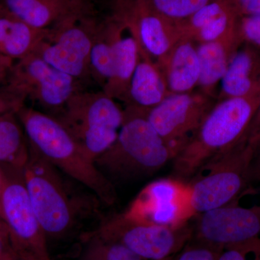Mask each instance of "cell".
Returning a JSON list of instances; mask_svg holds the SVG:
<instances>
[{"label": "cell", "mask_w": 260, "mask_h": 260, "mask_svg": "<svg viewBox=\"0 0 260 260\" xmlns=\"http://www.w3.org/2000/svg\"><path fill=\"white\" fill-rule=\"evenodd\" d=\"M256 140H243L226 153L210 159L186 181L193 215L227 205L249 187V166Z\"/></svg>", "instance_id": "cell-5"}, {"label": "cell", "mask_w": 260, "mask_h": 260, "mask_svg": "<svg viewBox=\"0 0 260 260\" xmlns=\"http://www.w3.org/2000/svg\"><path fill=\"white\" fill-rule=\"evenodd\" d=\"M237 30L243 43L260 49V15L239 18Z\"/></svg>", "instance_id": "cell-27"}, {"label": "cell", "mask_w": 260, "mask_h": 260, "mask_svg": "<svg viewBox=\"0 0 260 260\" xmlns=\"http://www.w3.org/2000/svg\"><path fill=\"white\" fill-rule=\"evenodd\" d=\"M18 259V258H15V259H0V260H15Z\"/></svg>", "instance_id": "cell-36"}, {"label": "cell", "mask_w": 260, "mask_h": 260, "mask_svg": "<svg viewBox=\"0 0 260 260\" xmlns=\"http://www.w3.org/2000/svg\"><path fill=\"white\" fill-rule=\"evenodd\" d=\"M112 16L129 29L140 49L158 67L184 39L179 23L155 13L145 0H113Z\"/></svg>", "instance_id": "cell-11"}, {"label": "cell", "mask_w": 260, "mask_h": 260, "mask_svg": "<svg viewBox=\"0 0 260 260\" xmlns=\"http://www.w3.org/2000/svg\"><path fill=\"white\" fill-rule=\"evenodd\" d=\"M260 105V85L244 96L219 101L173 159V178L187 181L210 159L242 143Z\"/></svg>", "instance_id": "cell-2"}, {"label": "cell", "mask_w": 260, "mask_h": 260, "mask_svg": "<svg viewBox=\"0 0 260 260\" xmlns=\"http://www.w3.org/2000/svg\"><path fill=\"white\" fill-rule=\"evenodd\" d=\"M97 232L144 260H166L179 254L192 237L187 223L173 227L138 221L125 213L108 215Z\"/></svg>", "instance_id": "cell-9"}, {"label": "cell", "mask_w": 260, "mask_h": 260, "mask_svg": "<svg viewBox=\"0 0 260 260\" xmlns=\"http://www.w3.org/2000/svg\"><path fill=\"white\" fill-rule=\"evenodd\" d=\"M55 119L95 160L115 142L124 121V111L102 90H80Z\"/></svg>", "instance_id": "cell-6"}, {"label": "cell", "mask_w": 260, "mask_h": 260, "mask_svg": "<svg viewBox=\"0 0 260 260\" xmlns=\"http://www.w3.org/2000/svg\"><path fill=\"white\" fill-rule=\"evenodd\" d=\"M2 168L5 182L1 218L8 228L13 249L23 260H53L25 187L23 169Z\"/></svg>", "instance_id": "cell-8"}, {"label": "cell", "mask_w": 260, "mask_h": 260, "mask_svg": "<svg viewBox=\"0 0 260 260\" xmlns=\"http://www.w3.org/2000/svg\"><path fill=\"white\" fill-rule=\"evenodd\" d=\"M18 258L12 246L8 228L0 220V259Z\"/></svg>", "instance_id": "cell-30"}, {"label": "cell", "mask_w": 260, "mask_h": 260, "mask_svg": "<svg viewBox=\"0 0 260 260\" xmlns=\"http://www.w3.org/2000/svg\"><path fill=\"white\" fill-rule=\"evenodd\" d=\"M239 46L222 42L200 44L198 49L200 61V78L198 86L202 93L213 96L215 88L226 73L232 56Z\"/></svg>", "instance_id": "cell-21"}, {"label": "cell", "mask_w": 260, "mask_h": 260, "mask_svg": "<svg viewBox=\"0 0 260 260\" xmlns=\"http://www.w3.org/2000/svg\"><path fill=\"white\" fill-rule=\"evenodd\" d=\"M99 24L92 12L68 17L49 28L34 53L80 80L90 75V53Z\"/></svg>", "instance_id": "cell-10"}, {"label": "cell", "mask_w": 260, "mask_h": 260, "mask_svg": "<svg viewBox=\"0 0 260 260\" xmlns=\"http://www.w3.org/2000/svg\"><path fill=\"white\" fill-rule=\"evenodd\" d=\"M28 158V140L16 114H0V167L23 169Z\"/></svg>", "instance_id": "cell-22"}, {"label": "cell", "mask_w": 260, "mask_h": 260, "mask_svg": "<svg viewBox=\"0 0 260 260\" xmlns=\"http://www.w3.org/2000/svg\"><path fill=\"white\" fill-rule=\"evenodd\" d=\"M2 90L19 104L29 101L38 110L55 118L80 89L78 80L34 52L15 61Z\"/></svg>", "instance_id": "cell-7"}, {"label": "cell", "mask_w": 260, "mask_h": 260, "mask_svg": "<svg viewBox=\"0 0 260 260\" xmlns=\"http://www.w3.org/2000/svg\"><path fill=\"white\" fill-rule=\"evenodd\" d=\"M22 104L15 102L3 90H0V114L16 111Z\"/></svg>", "instance_id": "cell-32"}, {"label": "cell", "mask_w": 260, "mask_h": 260, "mask_svg": "<svg viewBox=\"0 0 260 260\" xmlns=\"http://www.w3.org/2000/svg\"><path fill=\"white\" fill-rule=\"evenodd\" d=\"M114 51V21L112 17L100 22L92 45L89 61L90 75L102 88L112 74Z\"/></svg>", "instance_id": "cell-24"}, {"label": "cell", "mask_w": 260, "mask_h": 260, "mask_svg": "<svg viewBox=\"0 0 260 260\" xmlns=\"http://www.w3.org/2000/svg\"><path fill=\"white\" fill-rule=\"evenodd\" d=\"M15 114L23 126L29 148L95 193L106 207L115 204V186L99 172L93 159L55 118L26 104L20 106Z\"/></svg>", "instance_id": "cell-3"}, {"label": "cell", "mask_w": 260, "mask_h": 260, "mask_svg": "<svg viewBox=\"0 0 260 260\" xmlns=\"http://www.w3.org/2000/svg\"><path fill=\"white\" fill-rule=\"evenodd\" d=\"M217 260H260V238L224 247Z\"/></svg>", "instance_id": "cell-26"}, {"label": "cell", "mask_w": 260, "mask_h": 260, "mask_svg": "<svg viewBox=\"0 0 260 260\" xmlns=\"http://www.w3.org/2000/svg\"><path fill=\"white\" fill-rule=\"evenodd\" d=\"M219 252L210 246L190 240L175 260H217Z\"/></svg>", "instance_id": "cell-28"}, {"label": "cell", "mask_w": 260, "mask_h": 260, "mask_svg": "<svg viewBox=\"0 0 260 260\" xmlns=\"http://www.w3.org/2000/svg\"><path fill=\"white\" fill-rule=\"evenodd\" d=\"M0 4L38 29H49L72 15L92 12L88 0H0Z\"/></svg>", "instance_id": "cell-15"}, {"label": "cell", "mask_w": 260, "mask_h": 260, "mask_svg": "<svg viewBox=\"0 0 260 260\" xmlns=\"http://www.w3.org/2000/svg\"><path fill=\"white\" fill-rule=\"evenodd\" d=\"M63 258L70 260H144L122 244L103 237L97 231L85 236Z\"/></svg>", "instance_id": "cell-23"}, {"label": "cell", "mask_w": 260, "mask_h": 260, "mask_svg": "<svg viewBox=\"0 0 260 260\" xmlns=\"http://www.w3.org/2000/svg\"><path fill=\"white\" fill-rule=\"evenodd\" d=\"M219 101L244 96L260 85V49L249 44L232 56L221 80Z\"/></svg>", "instance_id": "cell-18"}, {"label": "cell", "mask_w": 260, "mask_h": 260, "mask_svg": "<svg viewBox=\"0 0 260 260\" xmlns=\"http://www.w3.org/2000/svg\"><path fill=\"white\" fill-rule=\"evenodd\" d=\"M125 213L145 223L173 227L184 225L193 216L187 184L174 178L155 181L140 192Z\"/></svg>", "instance_id": "cell-14"}, {"label": "cell", "mask_w": 260, "mask_h": 260, "mask_svg": "<svg viewBox=\"0 0 260 260\" xmlns=\"http://www.w3.org/2000/svg\"><path fill=\"white\" fill-rule=\"evenodd\" d=\"M214 106L211 98L202 92L172 93L145 110V116L176 156Z\"/></svg>", "instance_id": "cell-13"}, {"label": "cell", "mask_w": 260, "mask_h": 260, "mask_svg": "<svg viewBox=\"0 0 260 260\" xmlns=\"http://www.w3.org/2000/svg\"><path fill=\"white\" fill-rule=\"evenodd\" d=\"M23 178L53 260L66 256L107 216L95 193L30 148Z\"/></svg>", "instance_id": "cell-1"}, {"label": "cell", "mask_w": 260, "mask_h": 260, "mask_svg": "<svg viewBox=\"0 0 260 260\" xmlns=\"http://www.w3.org/2000/svg\"><path fill=\"white\" fill-rule=\"evenodd\" d=\"M197 216L191 240L219 251L260 238V203L247 206L237 198Z\"/></svg>", "instance_id": "cell-12"}, {"label": "cell", "mask_w": 260, "mask_h": 260, "mask_svg": "<svg viewBox=\"0 0 260 260\" xmlns=\"http://www.w3.org/2000/svg\"><path fill=\"white\" fill-rule=\"evenodd\" d=\"M15 61L0 54V83L5 85Z\"/></svg>", "instance_id": "cell-34"}, {"label": "cell", "mask_w": 260, "mask_h": 260, "mask_svg": "<svg viewBox=\"0 0 260 260\" xmlns=\"http://www.w3.org/2000/svg\"><path fill=\"white\" fill-rule=\"evenodd\" d=\"M4 182H5V174L4 172H3V168L0 167V220H2L1 218V199H2V194H3V186H4Z\"/></svg>", "instance_id": "cell-35"}, {"label": "cell", "mask_w": 260, "mask_h": 260, "mask_svg": "<svg viewBox=\"0 0 260 260\" xmlns=\"http://www.w3.org/2000/svg\"><path fill=\"white\" fill-rule=\"evenodd\" d=\"M155 13L179 23L189 18L214 0H145Z\"/></svg>", "instance_id": "cell-25"}, {"label": "cell", "mask_w": 260, "mask_h": 260, "mask_svg": "<svg viewBox=\"0 0 260 260\" xmlns=\"http://www.w3.org/2000/svg\"><path fill=\"white\" fill-rule=\"evenodd\" d=\"M174 157L172 148L147 119L145 110L127 107L115 142L94 161L115 186L116 182L150 177Z\"/></svg>", "instance_id": "cell-4"}, {"label": "cell", "mask_w": 260, "mask_h": 260, "mask_svg": "<svg viewBox=\"0 0 260 260\" xmlns=\"http://www.w3.org/2000/svg\"><path fill=\"white\" fill-rule=\"evenodd\" d=\"M259 137H260V105L243 140L255 139Z\"/></svg>", "instance_id": "cell-33"}, {"label": "cell", "mask_w": 260, "mask_h": 260, "mask_svg": "<svg viewBox=\"0 0 260 260\" xmlns=\"http://www.w3.org/2000/svg\"><path fill=\"white\" fill-rule=\"evenodd\" d=\"M161 70L171 93H189L199 82L200 68L194 42L183 39L172 49Z\"/></svg>", "instance_id": "cell-19"}, {"label": "cell", "mask_w": 260, "mask_h": 260, "mask_svg": "<svg viewBox=\"0 0 260 260\" xmlns=\"http://www.w3.org/2000/svg\"><path fill=\"white\" fill-rule=\"evenodd\" d=\"M238 18L260 15V0H228Z\"/></svg>", "instance_id": "cell-29"}, {"label": "cell", "mask_w": 260, "mask_h": 260, "mask_svg": "<svg viewBox=\"0 0 260 260\" xmlns=\"http://www.w3.org/2000/svg\"><path fill=\"white\" fill-rule=\"evenodd\" d=\"M49 29H38L0 4V54L18 61L32 54Z\"/></svg>", "instance_id": "cell-20"}, {"label": "cell", "mask_w": 260, "mask_h": 260, "mask_svg": "<svg viewBox=\"0 0 260 260\" xmlns=\"http://www.w3.org/2000/svg\"><path fill=\"white\" fill-rule=\"evenodd\" d=\"M260 182V137L257 138L255 148L251 158L249 170V184Z\"/></svg>", "instance_id": "cell-31"}, {"label": "cell", "mask_w": 260, "mask_h": 260, "mask_svg": "<svg viewBox=\"0 0 260 260\" xmlns=\"http://www.w3.org/2000/svg\"><path fill=\"white\" fill-rule=\"evenodd\" d=\"M170 94L161 70L140 49L139 59L130 83L127 107L149 110Z\"/></svg>", "instance_id": "cell-17"}, {"label": "cell", "mask_w": 260, "mask_h": 260, "mask_svg": "<svg viewBox=\"0 0 260 260\" xmlns=\"http://www.w3.org/2000/svg\"><path fill=\"white\" fill-rule=\"evenodd\" d=\"M111 17L114 21L112 74L102 90L112 99L126 103L130 83L139 59V44L129 29Z\"/></svg>", "instance_id": "cell-16"}]
</instances>
